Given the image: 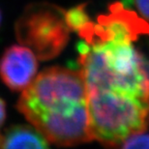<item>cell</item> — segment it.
Returning a JSON list of instances; mask_svg holds the SVG:
<instances>
[{"instance_id": "6da1fadb", "label": "cell", "mask_w": 149, "mask_h": 149, "mask_svg": "<svg viewBox=\"0 0 149 149\" xmlns=\"http://www.w3.org/2000/svg\"><path fill=\"white\" fill-rule=\"evenodd\" d=\"M146 30L135 15L115 4L77 31L92 138L109 149L147 127L149 73L134 45Z\"/></svg>"}, {"instance_id": "7a4b0ae2", "label": "cell", "mask_w": 149, "mask_h": 149, "mask_svg": "<svg viewBox=\"0 0 149 149\" xmlns=\"http://www.w3.org/2000/svg\"><path fill=\"white\" fill-rule=\"evenodd\" d=\"M17 108L50 143L67 147L93 141L79 70L58 66L44 70L22 91Z\"/></svg>"}, {"instance_id": "3957f363", "label": "cell", "mask_w": 149, "mask_h": 149, "mask_svg": "<svg viewBox=\"0 0 149 149\" xmlns=\"http://www.w3.org/2000/svg\"><path fill=\"white\" fill-rule=\"evenodd\" d=\"M65 15L66 12L54 4H29L16 22L17 41L29 47L40 60L56 57L65 49L70 38L71 30Z\"/></svg>"}, {"instance_id": "277c9868", "label": "cell", "mask_w": 149, "mask_h": 149, "mask_svg": "<svg viewBox=\"0 0 149 149\" xmlns=\"http://www.w3.org/2000/svg\"><path fill=\"white\" fill-rule=\"evenodd\" d=\"M35 53L25 46L13 45L0 57V77L13 91H23L36 77L38 61Z\"/></svg>"}, {"instance_id": "5b68a950", "label": "cell", "mask_w": 149, "mask_h": 149, "mask_svg": "<svg viewBox=\"0 0 149 149\" xmlns=\"http://www.w3.org/2000/svg\"><path fill=\"white\" fill-rule=\"evenodd\" d=\"M2 149H49V141L34 127L17 125L0 136Z\"/></svg>"}, {"instance_id": "8992f818", "label": "cell", "mask_w": 149, "mask_h": 149, "mask_svg": "<svg viewBox=\"0 0 149 149\" xmlns=\"http://www.w3.org/2000/svg\"><path fill=\"white\" fill-rule=\"evenodd\" d=\"M118 149H149V134L145 131L135 133L121 142Z\"/></svg>"}, {"instance_id": "52a82bcc", "label": "cell", "mask_w": 149, "mask_h": 149, "mask_svg": "<svg viewBox=\"0 0 149 149\" xmlns=\"http://www.w3.org/2000/svg\"><path fill=\"white\" fill-rule=\"evenodd\" d=\"M134 3L141 19L149 22V0H134Z\"/></svg>"}, {"instance_id": "ba28073f", "label": "cell", "mask_w": 149, "mask_h": 149, "mask_svg": "<svg viewBox=\"0 0 149 149\" xmlns=\"http://www.w3.org/2000/svg\"><path fill=\"white\" fill-rule=\"evenodd\" d=\"M5 118H6V106L4 101L0 98V127L4 123Z\"/></svg>"}, {"instance_id": "9c48e42d", "label": "cell", "mask_w": 149, "mask_h": 149, "mask_svg": "<svg viewBox=\"0 0 149 149\" xmlns=\"http://www.w3.org/2000/svg\"><path fill=\"white\" fill-rule=\"evenodd\" d=\"M1 22H2V15H1V11H0V25H1Z\"/></svg>"}, {"instance_id": "30bf717a", "label": "cell", "mask_w": 149, "mask_h": 149, "mask_svg": "<svg viewBox=\"0 0 149 149\" xmlns=\"http://www.w3.org/2000/svg\"><path fill=\"white\" fill-rule=\"evenodd\" d=\"M0 149H2V147H1V141H0Z\"/></svg>"}]
</instances>
